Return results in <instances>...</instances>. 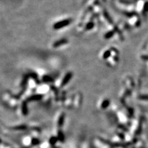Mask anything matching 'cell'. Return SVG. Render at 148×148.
<instances>
[{
  "label": "cell",
  "mask_w": 148,
  "mask_h": 148,
  "mask_svg": "<svg viewBox=\"0 0 148 148\" xmlns=\"http://www.w3.org/2000/svg\"><path fill=\"white\" fill-rule=\"evenodd\" d=\"M72 19L67 18L62 20H58L54 23L53 25V29L54 30H59L61 29H64V28L67 27V26L70 25V24H72Z\"/></svg>",
  "instance_id": "1"
},
{
  "label": "cell",
  "mask_w": 148,
  "mask_h": 148,
  "mask_svg": "<svg viewBox=\"0 0 148 148\" xmlns=\"http://www.w3.org/2000/svg\"><path fill=\"white\" fill-rule=\"evenodd\" d=\"M69 41L67 39H66V38H61V39H59L54 41L52 44V46L54 49H57L59 48L64 46L65 45H67V44H69Z\"/></svg>",
  "instance_id": "2"
},
{
  "label": "cell",
  "mask_w": 148,
  "mask_h": 148,
  "mask_svg": "<svg viewBox=\"0 0 148 148\" xmlns=\"http://www.w3.org/2000/svg\"><path fill=\"white\" fill-rule=\"evenodd\" d=\"M102 1H105V0H102Z\"/></svg>",
  "instance_id": "3"
}]
</instances>
